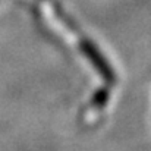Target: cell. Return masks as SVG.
Here are the masks:
<instances>
[{"instance_id": "6da1fadb", "label": "cell", "mask_w": 151, "mask_h": 151, "mask_svg": "<svg viewBox=\"0 0 151 151\" xmlns=\"http://www.w3.org/2000/svg\"><path fill=\"white\" fill-rule=\"evenodd\" d=\"M81 50L107 84H110V85L116 84V73H114L113 68L110 66L107 59L103 56V53L99 50V47L91 40H82L81 41Z\"/></svg>"}, {"instance_id": "7a4b0ae2", "label": "cell", "mask_w": 151, "mask_h": 151, "mask_svg": "<svg viewBox=\"0 0 151 151\" xmlns=\"http://www.w3.org/2000/svg\"><path fill=\"white\" fill-rule=\"evenodd\" d=\"M107 100H109V91H107V88H100V90H97V93L93 97V104L96 107H100L101 109V107L106 106Z\"/></svg>"}]
</instances>
